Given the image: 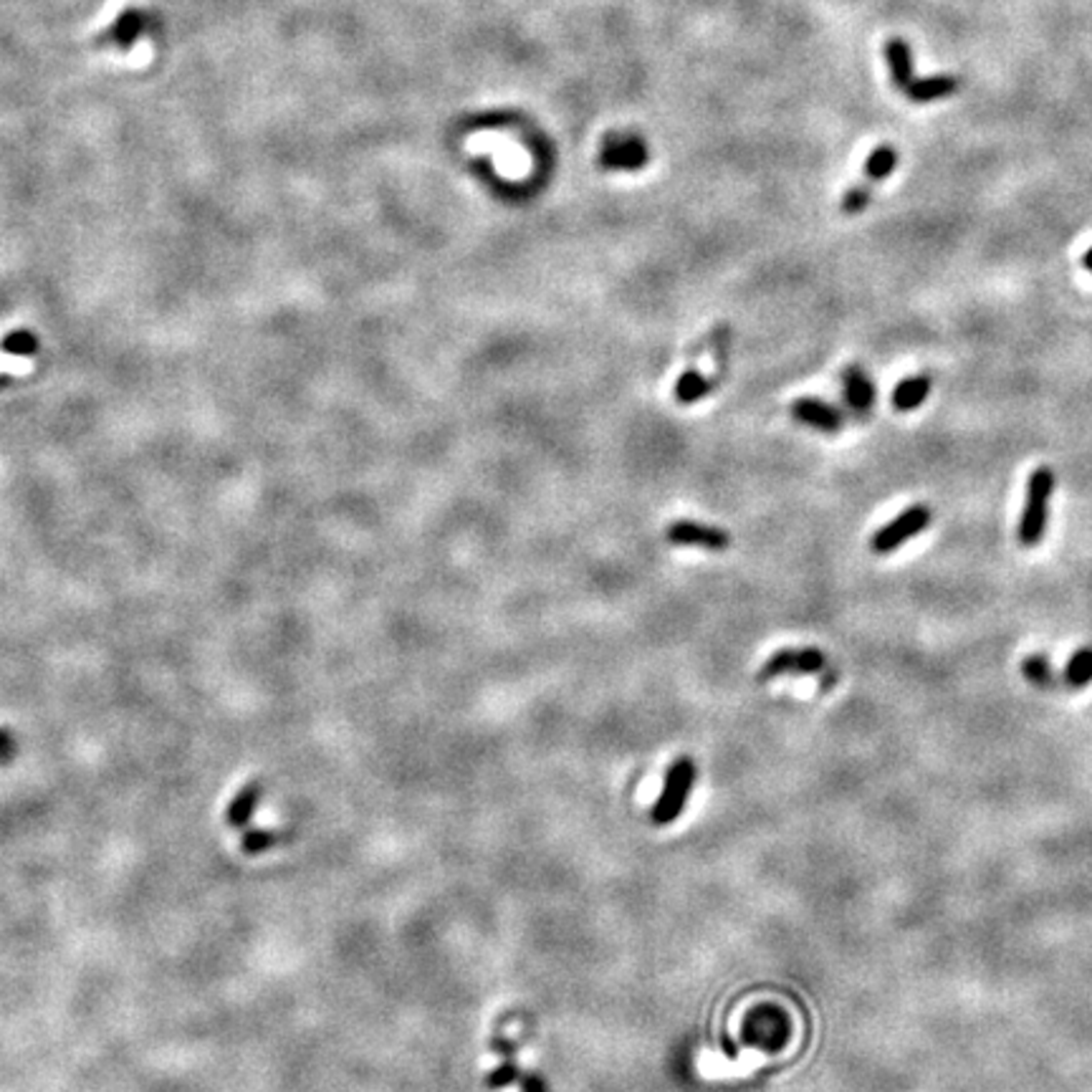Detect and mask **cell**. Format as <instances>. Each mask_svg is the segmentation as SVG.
Masks as SVG:
<instances>
[{
    "label": "cell",
    "instance_id": "4fadbf2b",
    "mask_svg": "<svg viewBox=\"0 0 1092 1092\" xmlns=\"http://www.w3.org/2000/svg\"><path fill=\"white\" fill-rule=\"evenodd\" d=\"M931 377L928 374H913V377H903L893 390V408L898 412H913L925 403V398L931 395Z\"/></svg>",
    "mask_w": 1092,
    "mask_h": 1092
},
{
    "label": "cell",
    "instance_id": "e0dca14e",
    "mask_svg": "<svg viewBox=\"0 0 1092 1092\" xmlns=\"http://www.w3.org/2000/svg\"><path fill=\"white\" fill-rule=\"evenodd\" d=\"M1022 676L1027 678L1032 685L1044 690L1052 688V685L1057 682L1055 671H1052V663H1049L1047 655H1042V652H1036V655H1030V658L1022 660Z\"/></svg>",
    "mask_w": 1092,
    "mask_h": 1092
},
{
    "label": "cell",
    "instance_id": "44dd1931",
    "mask_svg": "<svg viewBox=\"0 0 1092 1092\" xmlns=\"http://www.w3.org/2000/svg\"><path fill=\"white\" fill-rule=\"evenodd\" d=\"M519 1080H522V1070L516 1068V1062L503 1060V1065H498L496 1070H490V1072L486 1074L484 1085L488 1087V1090H501V1087H509Z\"/></svg>",
    "mask_w": 1092,
    "mask_h": 1092
},
{
    "label": "cell",
    "instance_id": "2e32d148",
    "mask_svg": "<svg viewBox=\"0 0 1092 1092\" xmlns=\"http://www.w3.org/2000/svg\"><path fill=\"white\" fill-rule=\"evenodd\" d=\"M895 168H898V152H895V147H890V144H880L878 149H873L868 155V160H865V180L868 182H880L885 180V177H890V175L895 173Z\"/></svg>",
    "mask_w": 1092,
    "mask_h": 1092
},
{
    "label": "cell",
    "instance_id": "cb8c5ba5",
    "mask_svg": "<svg viewBox=\"0 0 1092 1092\" xmlns=\"http://www.w3.org/2000/svg\"><path fill=\"white\" fill-rule=\"evenodd\" d=\"M490 1044H493V1049H498V1055H501L503 1060H514V1044H511L509 1039L503 1042V1039H498V1036H496V1039H493Z\"/></svg>",
    "mask_w": 1092,
    "mask_h": 1092
},
{
    "label": "cell",
    "instance_id": "7a4b0ae2",
    "mask_svg": "<svg viewBox=\"0 0 1092 1092\" xmlns=\"http://www.w3.org/2000/svg\"><path fill=\"white\" fill-rule=\"evenodd\" d=\"M695 782V761L690 757H681L671 763L665 774L663 792H660L655 807H652V822L655 825H671L685 809L690 792Z\"/></svg>",
    "mask_w": 1092,
    "mask_h": 1092
},
{
    "label": "cell",
    "instance_id": "7c38bea8",
    "mask_svg": "<svg viewBox=\"0 0 1092 1092\" xmlns=\"http://www.w3.org/2000/svg\"><path fill=\"white\" fill-rule=\"evenodd\" d=\"M719 379L721 377H706V374H701L698 370H695V362L688 360L685 372H682L681 379L676 382V392H673V398H676L681 405L698 403V400H703L706 395H711V392L716 390Z\"/></svg>",
    "mask_w": 1092,
    "mask_h": 1092
},
{
    "label": "cell",
    "instance_id": "6da1fadb",
    "mask_svg": "<svg viewBox=\"0 0 1092 1092\" xmlns=\"http://www.w3.org/2000/svg\"><path fill=\"white\" fill-rule=\"evenodd\" d=\"M1052 493H1055V471L1049 466L1034 468L1027 478V493H1024V506L1017 526V539L1024 549H1032L1042 541L1044 531H1047Z\"/></svg>",
    "mask_w": 1092,
    "mask_h": 1092
},
{
    "label": "cell",
    "instance_id": "9c48e42d",
    "mask_svg": "<svg viewBox=\"0 0 1092 1092\" xmlns=\"http://www.w3.org/2000/svg\"><path fill=\"white\" fill-rule=\"evenodd\" d=\"M149 19H152V16H149L147 11H139V8H127V11L119 13L117 20H114V23L109 25L104 33H101L99 44L101 46H117V49H122V51L132 49V44H135L136 38L147 31Z\"/></svg>",
    "mask_w": 1092,
    "mask_h": 1092
},
{
    "label": "cell",
    "instance_id": "30bf717a",
    "mask_svg": "<svg viewBox=\"0 0 1092 1092\" xmlns=\"http://www.w3.org/2000/svg\"><path fill=\"white\" fill-rule=\"evenodd\" d=\"M263 792H266V789H263L261 782L243 784V787L236 792V797L230 800L228 809H225V825H228L230 830H243V827L249 825L255 807H258V801L263 800Z\"/></svg>",
    "mask_w": 1092,
    "mask_h": 1092
},
{
    "label": "cell",
    "instance_id": "277c9868",
    "mask_svg": "<svg viewBox=\"0 0 1092 1092\" xmlns=\"http://www.w3.org/2000/svg\"><path fill=\"white\" fill-rule=\"evenodd\" d=\"M825 655L817 647H784L761 665L757 681L766 682L779 676H812V673L825 671Z\"/></svg>",
    "mask_w": 1092,
    "mask_h": 1092
},
{
    "label": "cell",
    "instance_id": "5bb4252c",
    "mask_svg": "<svg viewBox=\"0 0 1092 1092\" xmlns=\"http://www.w3.org/2000/svg\"><path fill=\"white\" fill-rule=\"evenodd\" d=\"M885 61L890 68V79L900 92L913 84V51L903 38H890L885 44Z\"/></svg>",
    "mask_w": 1092,
    "mask_h": 1092
},
{
    "label": "cell",
    "instance_id": "3957f363",
    "mask_svg": "<svg viewBox=\"0 0 1092 1092\" xmlns=\"http://www.w3.org/2000/svg\"><path fill=\"white\" fill-rule=\"evenodd\" d=\"M933 522V511L925 503H913L906 511H900L893 522H887L885 526H880L870 539V546L876 554H890L895 549L906 544V541L916 539L918 534H923L928 524Z\"/></svg>",
    "mask_w": 1092,
    "mask_h": 1092
},
{
    "label": "cell",
    "instance_id": "5b68a950",
    "mask_svg": "<svg viewBox=\"0 0 1092 1092\" xmlns=\"http://www.w3.org/2000/svg\"><path fill=\"white\" fill-rule=\"evenodd\" d=\"M665 541L673 546H698L708 552H726L731 534L719 526H706L698 522H673L665 528Z\"/></svg>",
    "mask_w": 1092,
    "mask_h": 1092
},
{
    "label": "cell",
    "instance_id": "ac0fdd59",
    "mask_svg": "<svg viewBox=\"0 0 1092 1092\" xmlns=\"http://www.w3.org/2000/svg\"><path fill=\"white\" fill-rule=\"evenodd\" d=\"M38 349H41V344H38L36 334L28 330L11 332L0 341V352L16 354V357H33V354H38Z\"/></svg>",
    "mask_w": 1092,
    "mask_h": 1092
},
{
    "label": "cell",
    "instance_id": "8fae6325",
    "mask_svg": "<svg viewBox=\"0 0 1092 1092\" xmlns=\"http://www.w3.org/2000/svg\"><path fill=\"white\" fill-rule=\"evenodd\" d=\"M958 87H961V79H958V76L938 74V76H925V79H913V84L903 94H906L911 101H916V104H928V101H938L944 99V97H951V94L958 92Z\"/></svg>",
    "mask_w": 1092,
    "mask_h": 1092
},
{
    "label": "cell",
    "instance_id": "ffe728a7",
    "mask_svg": "<svg viewBox=\"0 0 1092 1092\" xmlns=\"http://www.w3.org/2000/svg\"><path fill=\"white\" fill-rule=\"evenodd\" d=\"M870 198H873V187H870L868 180H863L860 185L850 187V190L844 193L839 211H842L844 215H860V213L870 205Z\"/></svg>",
    "mask_w": 1092,
    "mask_h": 1092
},
{
    "label": "cell",
    "instance_id": "9a60e30c",
    "mask_svg": "<svg viewBox=\"0 0 1092 1092\" xmlns=\"http://www.w3.org/2000/svg\"><path fill=\"white\" fill-rule=\"evenodd\" d=\"M1062 681L1065 685L1072 690H1080L1092 682V647H1080L1070 655L1065 671H1062Z\"/></svg>",
    "mask_w": 1092,
    "mask_h": 1092
},
{
    "label": "cell",
    "instance_id": "7402d4cb",
    "mask_svg": "<svg viewBox=\"0 0 1092 1092\" xmlns=\"http://www.w3.org/2000/svg\"><path fill=\"white\" fill-rule=\"evenodd\" d=\"M19 741L13 736V731L8 726H0V761H11L16 757Z\"/></svg>",
    "mask_w": 1092,
    "mask_h": 1092
},
{
    "label": "cell",
    "instance_id": "603a6c76",
    "mask_svg": "<svg viewBox=\"0 0 1092 1092\" xmlns=\"http://www.w3.org/2000/svg\"><path fill=\"white\" fill-rule=\"evenodd\" d=\"M519 1082H522V1092H549V1085H546V1080L536 1072L522 1074V1080H519Z\"/></svg>",
    "mask_w": 1092,
    "mask_h": 1092
},
{
    "label": "cell",
    "instance_id": "ba28073f",
    "mask_svg": "<svg viewBox=\"0 0 1092 1092\" xmlns=\"http://www.w3.org/2000/svg\"><path fill=\"white\" fill-rule=\"evenodd\" d=\"M647 160L645 144L640 142L638 136H625V135H612L604 139L603 155L600 162L609 170H638L643 168Z\"/></svg>",
    "mask_w": 1092,
    "mask_h": 1092
},
{
    "label": "cell",
    "instance_id": "8992f818",
    "mask_svg": "<svg viewBox=\"0 0 1092 1092\" xmlns=\"http://www.w3.org/2000/svg\"><path fill=\"white\" fill-rule=\"evenodd\" d=\"M842 398L844 405L857 417H868L876 405V382L860 365H847L842 372Z\"/></svg>",
    "mask_w": 1092,
    "mask_h": 1092
},
{
    "label": "cell",
    "instance_id": "52a82bcc",
    "mask_svg": "<svg viewBox=\"0 0 1092 1092\" xmlns=\"http://www.w3.org/2000/svg\"><path fill=\"white\" fill-rule=\"evenodd\" d=\"M792 417H795L797 422H801V425H807V428H814L819 430V433H827V435L839 433L844 425V417L842 412H839V408H835V405L825 403V400L819 398L795 400V403H792Z\"/></svg>",
    "mask_w": 1092,
    "mask_h": 1092
},
{
    "label": "cell",
    "instance_id": "d6986e66",
    "mask_svg": "<svg viewBox=\"0 0 1092 1092\" xmlns=\"http://www.w3.org/2000/svg\"><path fill=\"white\" fill-rule=\"evenodd\" d=\"M286 835L279 830H249L243 832L241 838V850L246 852V855H261V852H268L276 842H281Z\"/></svg>",
    "mask_w": 1092,
    "mask_h": 1092
},
{
    "label": "cell",
    "instance_id": "484cf974",
    "mask_svg": "<svg viewBox=\"0 0 1092 1092\" xmlns=\"http://www.w3.org/2000/svg\"><path fill=\"white\" fill-rule=\"evenodd\" d=\"M11 382H16V377H13V374H3V377H0V390L11 385Z\"/></svg>",
    "mask_w": 1092,
    "mask_h": 1092
},
{
    "label": "cell",
    "instance_id": "d4e9b609",
    "mask_svg": "<svg viewBox=\"0 0 1092 1092\" xmlns=\"http://www.w3.org/2000/svg\"><path fill=\"white\" fill-rule=\"evenodd\" d=\"M1082 266L1092 273V249H1087L1085 255H1082Z\"/></svg>",
    "mask_w": 1092,
    "mask_h": 1092
}]
</instances>
